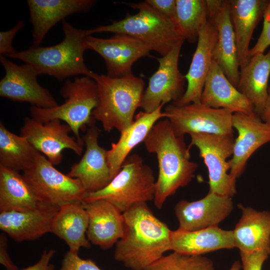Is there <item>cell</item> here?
<instances>
[{
    "label": "cell",
    "mask_w": 270,
    "mask_h": 270,
    "mask_svg": "<svg viewBox=\"0 0 270 270\" xmlns=\"http://www.w3.org/2000/svg\"><path fill=\"white\" fill-rule=\"evenodd\" d=\"M122 214L124 233L116 243L114 259L132 270H145L170 250L171 230L147 202L138 203Z\"/></svg>",
    "instance_id": "1"
},
{
    "label": "cell",
    "mask_w": 270,
    "mask_h": 270,
    "mask_svg": "<svg viewBox=\"0 0 270 270\" xmlns=\"http://www.w3.org/2000/svg\"><path fill=\"white\" fill-rule=\"evenodd\" d=\"M144 142L146 150L157 158L158 174L153 200L160 209L169 196L192 181L198 166L190 160L184 136L176 134L166 118L154 126Z\"/></svg>",
    "instance_id": "2"
},
{
    "label": "cell",
    "mask_w": 270,
    "mask_h": 270,
    "mask_svg": "<svg viewBox=\"0 0 270 270\" xmlns=\"http://www.w3.org/2000/svg\"><path fill=\"white\" fill-rule=\"evenodd\" d=\"M64 40L48 46H32L9 55L32 66L40 74H47L62 80L70 76L91 77L93 72L85 64L84 55L88 49L87 30L78 29L62 21Z\"/></svg>",
    "instance_id": "3"
},
{
    "label": "cell",
    "mask_w": 270,
    "mask_h": 270,
    "mask_svg": "<svg viewBox=\"0 0 270 270\" xmlns=\"http://www.w3.org/2000/svg\"><path fill=\"white\" fill-rule=\"evenodd\" d=\"M90 78L98 88L93 118L101 123L104 131L116 128L121 132L132 123L135 112L140 107L144 91L143 79L132 73L113 78L93 72Z\"/></svg>",
    "instance_id": "4"
},
{
    "label": "cell",
    "mask_w": 270,
    "mask_h": 270,
    "mask_svg": "<svg viewBox=\"0 0 270 270\" xmlns=\"http://www.w3.org/2000/svg\"><path fill=\"white\" fill-rule=\"evenodd\" d=\"M128 4L138 10V12L134 14H127L124 18L114 20L110 24L87 30L88 36L103 32L127 34L140 41L150 51L156 52L162 56L169 52L179 41L184 40L175 23L145 1Z\"/></svg>",
    "instance_id": "5"
},
{
    "label": "cell",
    "mask_w": 270,
    "mask_h": 270,
    "mask_svg": "<svg viewBox=\"0 0 270 270\" xmlns=\"http://www.w3.org/2000/svg\"><path fill=\"white\" fill-rule=\"evenodd\" d=\"M64 102L60 105L43 108L32 106L30 116L41 123L53 120L64 121L70 128L76 138L83 142L80 132L94 125L92 116L98 104V88L96 82L90 77H76L74 80H67L60 90Z\"/></svg>",
    "instance_id": "6"
},
{
    "label": "cell",
    "mask_w": 270,
    "mask_h": 270,
    "mask_svg": "<svg viewBox=\"0 0 270 270\" xmlns=\"http://www.w3.org/2000/svg\"><path fill=\"white\" fill-rule=\"evenodd\" d=\"M155 183L152 168L138 154H132L106 187L86 193L84 202L104 200L124 213L138 203L154 200Z\"/></svg>",
    "instance_id": "7"
},
{
    "label": "cell",
    "mask_w": 270,
    "mask_h": 270,
    "mask_svg": "<svg viewBox=\"0 0 270 270\" xmlns=\"http://www.w3.org/2000/svg\"><path fill=\"white\" fill-rule=\"evenodd\" d=\"M22 175L38 198L50 206L83 202L86 194L78 179L60 172L40 152Z\"/></svg>",
    "instance_id": "8"
},
{
    "label": "cell",
    "mask_w": 270,
    "mask_h": 270,
    "mask_svg": "<svg viewBox=\"0 0 270 270\" xmlns=\"http://www.w3.org/2000/svg\"><path fill=\"white\" fill-rule=\"evenodd\" d=\"M190 136L188 148L196 146L198 149L208 168L210 192L232 198L236 192V178L228 173L227 159L232 156L234 135L198 133Z\"/></svg>",
    "instance_id": "9"
},
{
    "label": "cell",
    "mask_w": 270,
    "mask_h": 270,
    "mask_svg": "<svg viewBox=\"0 0 270 270\" xmlns=\"http://www.w3.org/2000/svg\"><path fill=\"white\" fill-rule=\"evenodd\" d=\"M164 112L177 136L198 133L234 135V113L229 110L198 102L182 106L171 104Z\"/></svg>",
    "instance_id": "10"
},
{
    "label": "cell",
    "mask_w": 270,
    "mask_h": 270,
    "mask_svg": "<svg viewBox=\"0 0 270 270\" xmlns=\"http://www.w3.org/2000/svg\"><path fill=\"white\" fill-rule=\"evenodd\" d=\"M184 41H179L166 55L156 58L158 68L149 78L142 100L140 108L144 112H152L162 104L175 102L184 94L186 79L178 68L180 54Z\"/></svg>",
    "instance_id": "11"
},
{
    "label": "cell",
    "mask_w": 270,
    "mask_h": 270,
    "mask_svg": "<svg viewBox=\"0 0 270 270\" xmlns=\"http://www.w3.org/2000/svg\"><path fill=\"white\" fill-rule=\"evenodd\" d=\"M5 71L0 81V96L10 100L28 102L32 106L48 108L58 105L55 98L38 81V73L30 65L17 64L0 55Z\"/></svg>",
    "instance_id": "12"
},
{
    "label": "cell",
    "mask_w": 270,
    "mask_h": 270,
    "mask_svg": "<svg viewBox=\"0 0 270 270\" xmlns=\"http://www.w3.org/2000/svg\"><path fill=\"white\" fill-rule=\"evenodd\" d=\"M71 131L70 127L60 120L41 123L26 117L20 135L55 166L61 163L64 149H70L78 156L82 154L84 142L70 136L69 132Z\"/></svg>",
    "instance_id": "13"
},
{
    "label": "cell",
    "mask_w": 270,
    "mask_h": 270,
    "mask_svg": "<svg viewBox=\"0 0 270 270\" xmlns=\"http://www.w3.org/2000/svg\"><path fill=\"white\" fill-rule=\"evenodd\" d=\"M88 49L99 54L104 60L106 75L120 78L132 73L134 64L140 58L150 56V50L138 40L127 34H114L109 38L88 36Z\"/></svg>",
    "instance_id": "14"
},
{
    "label": "cell",
    "mask_w": 270,
    "mask_h": 270,
    "mask_svg": "<svg viewBox=\"0 0 270 270\" xmlns=\"http://www.w3.org/2000/svg\"><path fill=\"white\" fill-rule=\"evenodd\" d=\"M233 208L232 198L210 191L204 198L196 201L182 200L174 207L178 222V230L192 232L218 227Z\"/></svg>",
    "instance_id": "15"
},
{
    "label": "cell",
    "mask_w": 270,
    "mask_h": 270,
    "mask_svg": "<svg viewBox=\"0 0 270 270\" xmlns=\"http://www.w3.org/2000/svg\"><path fill=\"white\" fill-rule=\"evenodd\" d=\"M232 123L238 136L234 140L232 158L228 162L230 174L236 179L244 172L254 152L270 142V126L256 113H234Z\"/></svg>",
    "instance_id": "16"
},
{
    "label": "cell",
    "mask_w": 270,
    "mask_h": 270,
    "mask_svg": "<svg viewBox=\"0 0 270 270\" xmlns=\"http://www.w3.org/2000/svg\"><path fill=\"white\" fill-rule=\"evenodd\" d=\"M99 134V129L94 125L88 130L83 138L85 152L68 174L78 179L86 193L102 189L112 180L107 150L98 142Z\"/></svg>",
    "instance_id": "17"
},
{
    "label": "cell",
    "mask_w": 270,
    "mask_h": 270,
    "mask_svg": "<svg viewBox=\"0 0 270 270\" xmlns=\"http://www.w3.org/2000/svg\"><path fill=\"white\" fill-rule=\"evenodd\" d=\"M218 40V31L208 20L199 32L197 46L189 70L184 76L188 86L184 94L172 104L182 106L200 102L202 94L213 62V52Z\"/></svg>",
    "instance_id": "18"
},
{
    "label": "cell",
    "mask_w": 270,
    "mask_h": 270,
    "mask_svg": "<svg viewBox=\"0 0 270 270\" xmlns=\"http://www.w3.org/2000/svg\"><path fill=\"white\" fill-rule=\"evenodd\" d=\"M32 25V46H39L48 31L66 16L90 10L94 0H28Z\"/></svg>",
    "instance_id": "19"
},
{
    "label": "cell",
    "mask_w": 270,
    "mask_h": 270,
    "mask_svg": "<svg viewBox=\"0 0 270 270\" xmlns=\"http://www.w3.org/2000/svg\"><path fill=\"white\" fill-rule=\"evenodd\" d=\"M82 204L88 216L86 237L90 244L103 250L112 248L123 235L122 213L104 200L84 202Z\"/></svg>",
    "instance_id": "20"
},
{
    "label": "cell",
    "mask_w": 270,
    "mask_h": 270,
    "mask_svg": "<svg viewBox=\"0 0 270 270\" xmlns=\"http://www.w3.org/2000/svg\"><path fill=\"white\" fill-rule=\"evenodd\" d=\"M60 207L46 206L24 211L0 213V228L18 242L38 239L51 232L53 220Z\"/></svg>",
    "instance_id": "21"
},
{
    "label": "cell",
    "mask_w": 270,
    "mask_h": 270,
    "mask_svg": "<svg viewBox=\"0 0 270 270\" xmlns=\"http://www.w3.org/2000/svg\"><path fill=\"white\" fill-rule=\"evenodd\" d=\"M200 102L210 108H224L232 113H255L252 103L230 82L214 60L205 82Z\"/></svg>",
    "instance_id": "22"
},
{
    "label": "cell",
    "mask_w": 270,
    "mask_h": 270,
    "mask_svg": "<svg viewBox=\"0 0 270 270\" xmlns=\"http://www.w3.org/2000/svg\"><path fill=\"white\" fill-rule=\"evenodd\" d=\"M208 20L215 26L218 31V40L213 52V60L221 68L230 82L238 88L240 68L230 16V0H223L218 11Z\"/></svg>",
    "instance_id": "23"
},
{
    "label": "cell",
    "mask_w": 270,
    "mask_h": 270,
    "mask_svg": "<svg viewBox=\"0 0 270 270\" xmlns=\"http://www.w3.org/2000/svg\"><path fill=\"white\" fill-rule=\"evenodd\" d=\"M164 106L162 104L152 112H140L135 116L132 123L120 132L118 142L112 144L107 154L112 179L120 172L131 151L144 142L154 126L161 118H166L162 110Z\"/></svg>",
    "instance_id": "24"
},
{
    "label": "cell",
    "mask_w": 270,
    "mask_h": 270,
    "mask_svg": "<svg viewBox=\"0 0 270 270\" xmlns=\"http://www.w3.org/2000/svg\"><path fill=\"white\" fill-rule=\"evenodd\" d=\"M268 0H230L240 68L250 60V43L255 28L263 18Z\"/></svg>",
    "instance_id": "25"
},
{
    "label": "cell",
    "mask_w": 270,
    "mask_h": 270,
    "mask_svg": "<svg viewBox=\"0 0 270 270\" xmlns=\"http://www.w3.org/2000/svg\"><path fill=\"white\" fill-rule=\"evenodd\" d=\"M235 248L232 230L214 227L192 232L171 230L170 250L187 255Z\"/></svg>",
    "instance_id": "26"
},
{
    "label": "cell",
    "mask_w": 270,
    "mask_h": 270,
    "mask_svg": "<svg viewBox=\"0 0 270 270\" xmlns=\"http://www.w3.org/2000/svg\"><path fill=\"white\" fill-rule=\"evenodd\" d=\"M242 216L232 230L235 244L240 252H270V212L238 205Z\"/></svg>",
    "instance_id": "27"
},
{
    "label": "cell",
    "mask_w": 270,
    "mask_h": 270,
    "mask_svg": "<svg viewBox=\"0 0 270 270\" xmlns=\"http://www.w3.org/2000/svg\"><path fill=\"white\" fill-rule=\"evenodd\" d=\"M270 76V50L264 54H256L240 70L238 90L254 106V112L260 116L268 95Z\"/></svg>",
    "instance_id": "28"
},
{
    "label": "cell",
    "mask_w": 270,
    "mask_h": 270,
    "mask_svg": "<svg viewBox=\"0 0 270 270\" xmlns=\"http://www.w3.org/2000/svg\"><path fill=\"white\" fill-rule=\"evenodd\" d=\"M50 206L42 202L18 171L0 165V212L24 211Z\"/></svg>",
    "instance_id": "29"
},
{
    "label": "cell",
    "mask_w": 270,
    "mask_h": 270,
    "mask_svg": "<svg viewBox=\"0 0 270 270\" xmlns=\"http://www.w3.org/2000/svg\"><path fill=\"white\" fill-rule=\"evenodd\" d=\"M88 216L82 202L73 203L60 208L52 226L51 232L63 240L70 251L78 252L80 248H89L86 237Z\"/></svg>",
    "instance_id": "30"
},
{
    "label": "cell",
    "mask_w": 270,
    "mask_h": 270,
    "mask_svg": "<svg viewBox=\"0 0 270 270\" xmlns=\"http://www.w3.org/2000/svg\"><path fill=\"white\" fill-rule=\"evenodd\" d=\"M38 152L25 137L11 132L0 122V166L24 172L32 165Z\"/></svg>",
    "instance_id": "31"
},
{
    "label": "cell",
    "mask_w": 270,
    "mask_h": 270,
    "mask_svg": "<svg viewBox=\"0 0 270 270\" xmlns=\"http://www.w3.org/2000/svg\"><path fill=\"white\" fill-rule=\"evenodd\" d=\"M176 6L177 24L183 38L196 42L208 20L206 0H176Z\"/></svg>",
    "instance_id": "32"
},
{
    "label": "cell",
    "mask_w": 270,
    "mask_h": 270,
    "mask_svg": "<svg viewBox=\"0 0 270 270\" xmlns=\"http://www.w3.org/2000/svg\"><path fill=\"white\" fill-rule=\"evenodd\" d=\"M145 270H214L212 261L202 255H187L173 252L163 256Z\"/></svg>",
    "instance_id": "33"
},
{
    "label": "cell",
    "mask_w": 270,
    "mask_h": 270,
    "mask_svg": "<svg viewBox=\"0 0 270 270\" xmlns=\"http://www.w3.org/2000/svg\"><path fill=\"white\" fill-rule=\"evenodd\" d=\"M59 270H102L90 259H82L78 253L68 251L64 255Z\"/></svg>",
    "instance_id": "34"
},
{
    "label": "cell",
    "mask_w": 270,
    "mask_h": 270,
    "mask_svg": "<svg viewBox=\"0 0 270 270\" xmlns=\"http://www.w3.org/2000/svg\"><path fill=\"white\" fill-rule=\"evenodd\" d=\"M263 27L261 34L254 46L250 49L249 56L264 54L270 46V0L263 17Z\"/></svg>",
    "instance_id": "35"
},
{
    "label": "cell",
    "mask_w": 270,
    "mask_h": 270,
    "mask_svg": "<svg viewBox=\"0 0 270 270\" xmlns=\"http://www.w3.org/2000/svg\"><path fill=\"white\" fill-rule=\"evenodd\" d=\"M240 255L243 270H262L270 252L264 250L248 253L240 252Z\"/></svg>",
    "instance_id": "36"
},
{
    "label": "cell",
    "mask_w": 270,
    "mask_h": 270,
    "mask_svg": "<svg viewBox=\"0 0 270 270\" xmlns=\"http://www.w3.org/2000/svg\"><path fill=\"white\" fill-rule=\"evenodd\" d=\"M24 26V22L20 20L10 30L0 32V55L7 57L17 52L12 44V41L16 34Z\"/></svg>",
    "instance_id": "37"
},
{
    "label": "cell",
    "mask_w": 270,
    "mask_h": 270,
    "mask_svg": "<svg viewBox=\"0 0 270 270\" xmlns=\"http://www.w3.org/2000/svg\"><path fill=\"white\" fill-rule=\"evenodd\" d=\"M145 2L159 13L172 20L178 26L176 0H146Z\"/></svg>",
    "instance_id": "38"
},
{
    "label": "cell",
    "mask_w": 270,
    "mask_h": 270,
    "mask_svg": "<svg viewBox=\"0 0 270 270\" xmlns=\"http://www.w3.org/2000/svg\"><path fill=\"white\" fill-rule=\"evenodd\" d=\"M55 252L54 249L44 250L36 264L21 270H54V267L50 260Z\"/></svg>",
    "instance_id": "39"
},
{
    "label": "cell",
    "mask_w": 270,
    "mask_h": 270,
    "mask_svg": "<svg viewBox=\"0 0 270 270\" xmlns=\"http://www.w3.org/2000/svg\"><path fill=\"white\" fill-rule=\"evenodd\" d=\"M0 262L7 270H18L8 253V240L4 232L0 235Z\"/></svg>",
    "instance_id": "40"
},
{
    "label": "cell",
    "mask_w": 270,
    "mask_h": 270,
    "mask_svg": "<svg viewBox=\"0 0 270 270\" xmlns=\"http://www.w3.org/2000/svg\"><path fill=\"white\" fill-rule=\"evenodd\" d=\"M262 120L270 126V84L268 88V95L260 116Z\"/></svg>",
    "instance_id": "41"
},
{
    "label": "cell",
    "mask_w": 270,
    "mask_h": 270,
    "mask_svg": "<svg viewBox=\"0 0 270 270\" xmlns=\"http://www.w3.org/2000/svg\"><path fill=\"white\" fill-rule=\"evenodd\" d=\"M242 268L241 263L238 261H235L232 264L229 270H240Z\"/></svg>",
    "instance_id": "42"
}]
</instances>
